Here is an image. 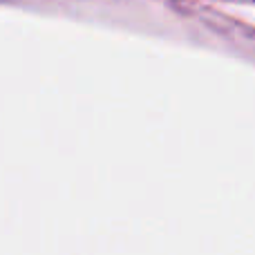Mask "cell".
Segmentation results:
<instances>
[]
</instances>
